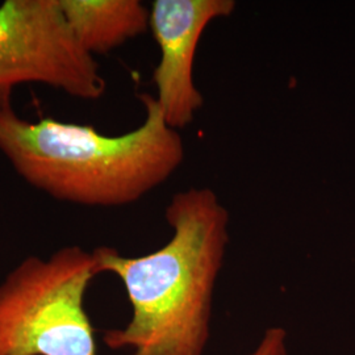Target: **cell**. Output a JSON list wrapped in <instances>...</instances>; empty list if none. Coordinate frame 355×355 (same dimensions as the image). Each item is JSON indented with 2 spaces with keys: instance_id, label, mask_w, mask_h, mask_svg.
Listing matches in <instances>:
<instances>
[{
  "instance_id": "obj_1",
  "label": "cell",
  "mask_w": 355,
  "mask_h": 355,
  "mask_svg": "<svg viewBox=\"0 0 355 355\" xmlns=\"http://www.w3.org/2000/svg\"><path fill=\"white\" fill-rule=\"evenodd\" d=\"M171 240L146 255L94 250L98 271L125 287L132 318L104 343L133 355H203L209 340L217 277L229 241V214L209 189L178 192L166 207Z\"/></svg>"
},
{
  "instance_id": "obj_2",
  "label": "cell",
  "mask_w": 355,
  "mask_h": 355,
  "mask_svg": "<svg viewBox=\"0 0 355 355\" xmlns=\"http://www.w3.org/2000/svg\"><path fill=\"white\" fill-rule=\"evenodd\" d=\"M140 127L105 136L89 125L32 121L15 111L12 89H0V152L19 177L51 198L83 207H123L171 177L184 144L167 125L155 96L140 95Z\"/></svg>"
},
{
  "instance_id": "obj_3",
  "label": "cell",
  "mask_w": 355,
  "mask_h": 355,
  "mask_svg": "<svg viewBox=\"0 0 355 355\" xmlns=\"http://www.w3.org/2000/svg\"><path fill=\"white\" fill-rule=\"evenodd\" d=\"M94 252L64 246L31 255L0 282V355H98L85 308Z\"/></svg>"
},
{
  "instance_id": "obj_4",
  "label": "cell",
  "mask_w": 355,
  "mask_h": 355,
  "mask_svg": "<svg viewBox=\"0 0 355 355\" xmlns=\"http://www.w3.org/2000/svg\"><path fill=\"white\" fill-rule=\"evenodd\" d=\"M40 83L96 101L105 80L64 19L60 0H7L0 6V89Z\"/></svg>"
},
{
  "instance_id": "obj_5",
  "label": "cell",
  "mask_w": 355,
  "mask_h": 355,
  "mask_svg": "<svg viewBox=\"0 0 355 355\" xmlns=\"http://www.w3.org/2000/svg\"><path fill=\"white\" fill-rule=\"evenodd\" d=\"M233 0H155L149 28L161 51L153 80L157 103L173 129L187 127L203 105L193 83V61L202 35L216 19L234 11Z\"/></svg>"
},
{
  "instance_id": "obj_6",
  "label": "cell",
  "mask_w": 355,
  "mask_h": 355,
  "mask_svg": "<svg viewBox=\"0 0 355 355\" xmlns=\"http://www.w3.org/2000/svg\"><path fill=\"white\" fill-rule=\"evenodd\" d=\"M78 44L91 55L110 53L149 28L150 10L139 0H60Z\"/></svg>"
},
{
  "instance_id": "obj_7",
  "label": "cell",
  "mask_w": 355,
  "mask_h": 355,
  "mask_svg": "<svg viewBox=\"0 0 355 355\" xmlns=\"http://www.w3.org/2000/svg\"><path fill=\"white\" fill-rule=\"evenodd\" d=\"M249 355H290L287 346V331L283 328L267 329L257 349Z\"/></svg>"
}]
</instances>
